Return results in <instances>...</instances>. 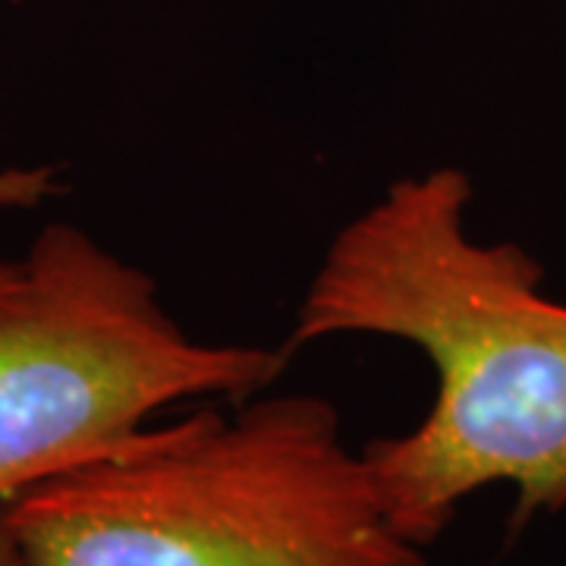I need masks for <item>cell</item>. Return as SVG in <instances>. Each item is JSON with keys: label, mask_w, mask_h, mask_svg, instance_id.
Instances as JSON below:
<instances>
[{"label": "cell", "mask_w": 566, "mask_h": 566, "mask_svg": "<svg viewBox=\"0 0 566 566\" xmlns=\"http://www.w3.org/2000/svg\"><path fill=\"white\" fill-rule=\"evenodd\" d=\"M0 566H25V557H22L20 542L10 528V520H7V510L0 504Z\"/></svg>", "instance_id": "obj_5"}, {"label": "cell", "mask_w": 566, "mask_h": 566, "mask_svg": "<svg viewBox=\"0 0 566 566\" xmlns=\"http://www.w3.org/2000/svg\"><path fill=\"white\" fill-rule=\"evenodd\" d=\"M286 356L192 340L145 271L73 223H48L0 293V504L120 444L164 406L252 397Z\"/></svg>", "instance_id": "obj_3"}, {"label": "cell", "mask_w": 566, "mask_h": 566, "mask_svg": "<svg viewBox=\"0 0 566 566\" xmlns=\"http://www.w3.org/2000/svg\"><path fill=\"white\" fill-rule=\"evenodd\" d=\"M469 199L460 167L390 182L331 240L286 344L378 334L431 359V412L363 447L387 520L419 547L497 482L516 488V526L566 510V305L542 296L526 249L469 240Z\"/></svg>", "instance_id": "obj_1"}, {"label": "cell", "mask_w": 566, "mask_h": 566, "mask_svg": "<svg viewBox=\"0 0 566 566\" xmlns=\"http://www.w3.org/2000/svg\"><path fill=\"white\" fill-rule=\"evenodd\" d=\"M17 271H20V262H7V259H0V293L13 283Z\"/></svg>", "instance_id": "obj_6"}, {"label": "cell", "mask_w": 566, "mask_h": 566, "mask_svg": "<svg viewBox=\"0 0 566 566\" xmlns=\"http://www.w3.org/2000/svg\"><path fill=\"white\" fill-rule=\"evenodd\" d=\"M3 510L25 566H428L312 394L142 424Z\"/></svg>", "instance_id": "obj_2"}, {"label": "cell", "mask_w": 566, "mask_h": 566, "mask_svg": "<svg viewBox=\"0 0 566 566\" xmlns=\"http://www.w3.org/2000/svg\"><path fill=\"white\" fill-rule=\"evenodd\" d=\"M57 192V170L51 164L0 167V214L32 211Z\"/></svg>", "instance_id": "obj_4"}]
</instances>
